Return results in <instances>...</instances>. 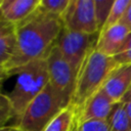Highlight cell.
<instances>
[{"instance_id":"1","label":"cell","mask_w":131,"mask_h":131,"mask_svg":"<svg viewBox=\"0 0 131 131\" xmlns=\"http://www.w3.org/2000/svg\"><path fill=\"white\" fill-rule=\"evenodd\" d=\"M64 27L63 18L39 7L27 18L15 24L16 47L4 69L13 76L14 72L28 62L45 58Z\"/></svg>"},{"instance_id":"2","label":"cell","mask_w":131,"mask_h":131,"mask_svg":"<svg viewBox=\"0 0 131 131\" xmlns=\"http://www.w3.org/2000/svg\"><path fill=\"white\" fill-rule=\"evenodd\" d=\"M118 67L113 56H107L95 48L87 55L78 72L75 91L70 103L75 108L76 115L85 102L103 87L107 78Z\"/></svg>"},{"instance_id":"3","label":"cell","mask_w":131,"mask_h":131,"mask_svg":"<svg viewBox=\"0 0 131 131\" xmlns=\"http://www.w3.org/2000/svg\"><path fill=\"white\" fill-rule=\"evenodd\" d=\"M13 75H16V81L7 96L12 104L14 118L18 120L29 103L49 83L46 58L32 60L16 70Z\"/></svg>"},{"instance_id":"4","label":"cell","mask_w":131,"mask_h":131,"mask_svg":"<svg viewBox=\"0 0 131 131\" xmlns=\"http://www.w3.org/2000/svg\"><path fill=\"white\" fill-rule=\"evenodd\" d=\"M71 100L50 83L29 103L15 125L20 131H43Z\"/></svg>"},{"instance_id":"5","label":"cell","mask_w":131,"mask_h":131,"mask_svg":"<svg viewBox=\"0 0 131 131\" xmlns=\"http://www.w3.org/2000/svg\"><path fill=\"white\" fill-rule=\"evenodd\" d=\"M99 33L100 32L88 34L72 31L63 27L55 42V45L58 47L63 57L77 72H79L87 55L95 48Z\"/></svg>"},{"instance_id":"6","label":"cell","mask_w":131,"mask_h":131,"mask_svg":"<svg viewBox=\"0 0 131 131\" xmlns=\"http://www.w3.org/2000/svg\"><path fill=\"white\" fill-rule=\"evenodd\" d=\"M45 58L47 61L49 83L72 100L78 72L63 57L55 43Z\"/></svg>"},{"instance_id":"7","label":"cell","mask_w":131,"mask_h":131,"mask_svg":"<svg viewBox=\"0 0 131 131\" xmlns=\"http://www.w3.org/2000/svg\"><path fill=\"white\" fill-rule=\"evenodd\" d=\"M64 27L72 31L95 34L100 32L93 0H76L63 15Z\"/></svg>"},{"instance_id":"8","label":"cell","mask_w":131,"mask_h":131,"mask_svg":"<svg viewBox=\"0 0 131 131\" xmlns=\"http://www.w3.org/2000/svg\"><path fill=\"white\" fill-rule=\"evenodd\" d=\"M116 102H114L101 88L85 102L77 115V120L80 123L94 120H107Z\"/></svg>"},{"instance_id":"9","label":"cell","mask_w":131,"mask_h":131,"mask_svg":"<svg viewBox=\"0 0 131 131\" xmlns=\"http://www.w3.org/2000/svg\"><path fill=\"white\" fill-rule=\"evenodd\" d=\"M130 32L131 31L120 21L104 28L99 33L95 49L107 56H115L119 53Z\"/></svg>"},{"instance_id":"10","label":"cell","mask_w":131,"mask_h":131,"mask_svg":"<svg viewBox=\"0 0 131 131\" xmlns=\"http://www.w3.org/2000/svg\"><path fill=\"white\" fill-rule=\"evenodd\" d=\"M131 88V63L119 66L105 81L102 89L114 102L122 101Z\"/></svg>"},{"instance_id":"11","label":"cell","mask_w":131,"mask_h":131,"mask_svg":"<svg viewBox=\"0 0 131 131\" xmlns=\"http://www.w3.org/2000/svg\"><path fill=\"white\" fill-rule=\"evenodd\" d=\"M41 0H16L5 9L0 11V14L8 21L17 24L27 18L40 7Z\"/></svg>"},{"instance_id":"12","label":"cell","mask_w":131,"mask_h":131,"mask_svg":"<svg viewBox=\"0 0 131 131\" xmlns=\"http://www.w3.org/2000/svg\"><path fill=\"white\" fill-rule=\"evenodd\" d=\"M76 122V111L71 104H69L49 122L43 131H72Z\"/></svg>"},{"instance_id":"13","label":"cell","mask_w":131,"mask_h":131,"mask_svg":"<svg viewBox=\"0 0 131 131\" xmlns=\"http://www.w3.org/2000/svg\"><path fill=\"white\" fill-rule=\"evenodd\" d=\"M111 131H131V122L123 101L117 102L107 119Z\"/></svg>"},{"instance_id":"14","label":"cell","mask_w":131,"mask_h":131,"mask_svg":"<svg viewBox=\"0 0 131 131\" xmlns=\"http://www.w3.org/2000/svg\"><path fill=\"white\" fill-rule=\"evenodd\" d=\"M16 47L15 35H9L0 39V67H3L12 57Z\"/></svg>"},{"instance_id":"15","label":"cell","mask_w":131,"mask_h":131,"mask_svg":"<svg viewBox=\"0 0 131 131\" xmlns=\"http://www.w3.org/2000/svg\"><path fill=\"white\" fill-rule=\"evenodd\" d=\"M130 4H131V0H115V2L113 4V7L111 9L110 15H108V17H107V19H106L102 29L107 28V27L120 21V19L122 18V16L124 15L126 10L130 6Z\"/></svg>"},{"instance_id":"16","label":"cell","mask_w":131,"mask_h":131,"mask_svg":"<svg viewBox=\"0 0 131 131\" xmlns=\"http://www.w3.org/2000/svg\"><path fill=\"white\" fill-rule=\"evenodd\" d=\"M114 2H115V0H93L95 10H96V16H97L99 31H101V29L103 28L108 15H110V12H111Z\"/></svg>"},{"instance_id":"17","label":"cell","mask_w":131,"mask_h":131,"mask_svg":"<svg viewBox=\"0 0 131 131\" xmlns=\"http://www.w3.org/2000/svg\"><path fill=\"white\" fill-rule=\"evenodd\" d=\"M11 118H14L12 104L7 94L0 92V129L7 127V123Z\"/></svg>"},{"instance_id":"18","label":"cell","mask_w":131,"mask_h":131,"mask_svg":"<svg viewBox=\"0 0 131 131\" xmlns=\"http://www.w3.org/2000/svg\"><path fill=\"white\" fill-rule=\"evenodd\" d=\"M69 0H41L40 7L44 10L59 15L63 18V15L68 9Z\"/></svg>"},{"instance_id":"19","label":"cell","mask_w":131,"mask_h":131,"mask_svg":"<svg viewBox=\"0 0 131 131\" xmlns=\"http://www.w3.org/2000/svg\"><path fill=\"white\" fill-rule=\"evenodd\" d=\"M81 131H111L107 120H94L80 123Z\"/></svg>"},{"instance_id":"20","label":"cell","mask_w":131,"mask_h":131,"mask_svg":"<svg viewBox=\"0 0 131 131\" xmlns=\"http://www.w3.org/2000/svg\"><path fill=\"white\" fill-rule=\"evenodd\" d=\"M14 30H15V25L6 20L0 14V39L14 34Z\"/></svg>"},{"instance_id":"21","label":"cell","mask_w":131,"mask_h":131,"mask_svg":"<svg viewBox=\"0 0 131 131\" xmlns=\"http://www.w3.org/2000/svg\"><path fill=\"white\" fill-rule=\"evenodd\" d=\"M113 58L115 59V61L119 64H130L131 63V49L130 50H126L123 52H120L118 54H116L115 56H113Z\"/></svg>"},{"instance_id":"22","label":"cell","mask_w":131,"mask_h":131,"mask_svg":"<svg viewBox=\"0 0 131 131\" xmlns=\"http://www.w3.org/2000/svg\"><path fill=\"white\" fill-rule=\"evenodd\" d=\"M120 23L123 24V25H125L131 31V4L128 7V9L126 10V12L124 13V15L122 16V18L120 19Z\"/></svg>"},{"instance_id":"23","label":"cell","mask_w":131,"mask_h":131,"mask_svg":"<svg viewBox=\"0 0 131 131\" xmlns=\"http://www.w3.org/2000/svg\"><path fill=\"white\" fill-rule=\"evenodd\" d=\"M9 77H10L9 73H8L3 67H0V92H1L2 85H3L4 81H5L7 78H9Z\"/></svg>"},{"instance_id":"24","label":"cell","mask_w":131,"mask_h":131,"mask_svg":"<svg viewBox=\"0 0 131 131\" xmlns=\"http://www.w3.org/2000/svg\"><path fill=\"white\" fill-rule=\"evenodd\" d=\"M130 49H131V32H130V34L128 35V37L126 38V40H125V42H124L122 48L120 49L119 53H120V52H123V51H126V50H130Z\"/></svg>"},{"instance_id":"25","label":"cell","mask_w":131,"mask_h":131,"mask_svg":"<svg viewBox=\"0 0 131 131\" xmlns=\"http://www.w3.org/2000/svg\"><path fill=\"white\" fill-rule=\"evenodd\" d=\"M14 1H16V0H2L1 6H0V11H1V10H3V9H5L8 5H10L11 3H13Z\"/></svg>"},{"instance_id":"26","label":"cell","mask_w":131,"mask_h":131,"mask_svg":"<svg viewBox=\"0 0 131 131\" xmlns=\"http://www.w3.org/2000/svg\"><path fill=\"white\" fill-rule=\"evenodd\" d=\"M125 104V110L127 112V115L130 119V122H131V101H127V102H124Z\"/></svg>"},{"instance_id":"27","label":"cell","mask_w":131,"mask_h":131,"mask_svg":"<svg viewBox=\"0 0 131 131\" xmlns=\"http://www.w3.org/2000/svg\"><path fill=\"white\" fill-rule=\"evenodd\" d=\"M122 101L123 102H127V101H131V89L125 94V96L123 97V99H122Z\"/></svg>"},{"instance_id":"28","label":"cell","mask_w":131,"mask_h":131,"mask_svg":"<svg viewBox=\"0 0 131 131\" xmlns=\"http://www.w3.org/2000/svg\"><path fill=\"white\" fill-rule=\"evenodd\" d=\"M72 131H81V126H80V122L77 120V122H76V124H75V126H74V128H73V130Z\"/></svg>"},{"instance_id":"29","label":"cell","mask_w":131,"mask_h":131,"mask_svg":"<svg viewBox=\"0 0 131 131\" xmlns=\"http://www.w3.org/2000/svg\"><path fill=\"white\" fill-rule=\"evenodd\" d=\"M13 128V126H7V127H4V128H1L0 131H11Z\"/></svg>"},{"instance_id":"30","label":"cell","mask_w":131,"mask_h":131,"mask_svg":"<svg viewBox=\"0 0 131 131\" xmlns=\"http://www.w3.org/2000/svg\"><path fill=\"white\" fill-rule=\"evenodd\" d=\"M76 0H69V6H68V8L70 7V6H72L73 4H74V2H75Z\"/></svg>"},{"instance_id":"31","label":"cell","mask_w":131,"mask_h":131,"mask_svg":"<svg viewBox=\"0 0 131 131\" xmlns=\"http://www.w3.org/2000/svg\"><path fill=\"white\" fill-rule=\"evenodd\" d=\"M11 131H19V129L16 127V126H13V128H12V130Z\"/></svg>"},{"instance_id":"32","label":"cell","mask_w":131,"mask_h":131,"mask_svg":"<svg viewBox=\"0 0 131 131\" xmlns=\"http://www.w3.org/2000/svg\"><path fill=\"white\" fill-rule=\"evenodd\" d=\"M1 3H2V0H0V6H1Z\"/></svg>"},{"instance_id":"33","label":"cell","mask_w":131,"mask_h":131,"mask_svg":"<svg viewBox=\"0 0 131 131\" xmlns=\"http://www.w3.org/2000/svg\"><path fill=\"white\" fill-rule=\"evenodd\" d=\"M130 89H131V88H130Z\"/></svg>"},{"instance_id":"34","label":"cell","mask_w":131,"mask_h":131,"mask_svg":"<svg viewBox=\"0 0 131 131\" xmlns=\"http://www.w3.org/2000/svg\"><path fill=\"white\" fill-rule=\"evenodd\" d=\"M19 131H20V130H19Z\"/></svg>"}]
</instances>
